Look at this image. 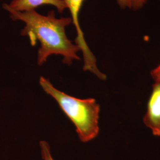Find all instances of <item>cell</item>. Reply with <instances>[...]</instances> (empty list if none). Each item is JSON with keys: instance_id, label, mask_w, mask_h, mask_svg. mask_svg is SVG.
<instances>
[{"instance_id": "obj_7", "label": "cell", "mask_w": 160, "mask_h": 160, "mask_svg": "<svg viewBox=\"0 0 160 160\" xmlns=\"http://www.w3.org/2000/svg\"><path fill=\"white\" fill-rule=\"evenodd\" d=\"M40 152L42 158L43 160H54L51 153V150L49 143L45 141L40 142Z\"/></svg>"}, {"instance_id": "obj_3", "label": "cell", "mask_w": 160, "mask_h": 160, "mask_svg": "<svg viewBox=\"0 0 160 160\" xmlns=\"http://www.w3.org/2000/svg\"><path fill=\"white\" fill-rule=\"evenodd\" d=\"M65 3L67 8L71 12L72 23L74 25L77 31L75 39L76 45L80 48L82 51L84 59V71H88L96 75L100 80H106V75L102 72L97 67V60L92 52L90 49L86 42L84 33L80 26L79 15L81 7L85 0H62Z\"/></svg>"}, {"instance_id": "obj_1", "label": "cell", "mask_w": 160, "mask_h": 160, "mask_svg": "<svg viewBox=\"0 0 160 160\" xmlns=\"http://www.w3.org/2000/svg\"><path fill=\"white\" fill-rule=\"evenodd\" d=\"M3 8L10 13L13 20H21L25 26L21 34L28 36L30 44L34 46L37 42L40 46L38 52V63L42 65L52 55L62 56V62L70 65L75 60H80L77 53L80 48L69 40L65 28L72 23L71 17H56L55 12L51 11L46 16L36 10L19 12L6 7Z\"/></svg>"}, {"instance_id": "obj_6", "label": "cell", "mask_w": 160, "mask_h": 160, "mask_svg": "<svg viewBox=\"0 0 160 160\" xmlns=\"http://www.w3.org/2000/svg\"><path fill=\"white\" fill-rule=\"evenodd\" d=\"M118 5L122 10L138 11L147 4L148 0H116Z\"/></svg>"}, {"instance_id": "obj_9", "label": "cell", "mask_w": 160, "mask_h": 160, "mask_svg": "<svg viewBox=\"0 0 160 160\" xmlns=\"http://www.w3.org/2000/svg\"><path fill=\"white\" fill-rule=\"evenodd\" d=\"M158 1H159V2H160V0H158Z\"/></svg>"}, {"instance_id": "obj_8", "label": "cell", "mask_w": 160, "mask_h": 160, "mask_svg": "<svg viewBox=\"0 0 160 160\" xmlns=\"http://www.w3.org/2000/svg\"><path fill=\"white\" fill-rule=\"evenodd\" d=\"M151 75L155 82H160V64L151 71Z\"/></svg>"}, {"instance_id": "obj_5", "label": "cell", "mask_w": 160, "mask_h": 160, "mask_svg": "<svg viewBox=\"0 0 160 160\" xmlns=\"http://www.w3.org/2000/svg\"><path fill=\"white\" fill-rule=\"evenodd\" d=\"M43 5L55 7L61 14L67 8L62 0H12L10 4H4L3 6L16 12H24L35 10L38 7Z\"/></svg>"}, {"instance_id": "obj_4", "label": "cell", "mask_w": 160, "mask_h": 160, "mask_svg": "<svg viewBox=\"0 0 160 160\" xmlns=\"http://www.w3.org/2000/svg\"><path fill=\"white\" fill-rule=\"evenodd\" d=\"M144 124L154 136L160 137V82H155L149 98L147 110L143 118Z\"/></svg>"}, {"instance_id": "obj_2", "label": "cell", "mask_w": 160, "mask_h": 160, "mask_svg": "<svg viewBox=\"0 0 160 160\" xmlns=\"http://www.w3.org/2000/svg\"><path fill=\"white\" fill-rule=\"evenodd\" d=\"M39 84L43 91L56 100L63 113L73 123L81 142L86 143L97 137L100 131V108L94 98L72 97L58 90L43 77H40Z\"/></svg>"}]
</instances>
